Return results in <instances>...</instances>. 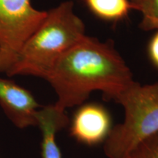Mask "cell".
Listing matches in <instances>:
<instances>
[{"label":"cell","mask_w":158,"mask_h":158,"mask_svg":"<svg viewBox=\"0 0 158 158\" xmlns=\"http://www.w3.org/2000/svg\"><path fill=\"white\" fill-rule=\"evenodd\" d=\"M46 15L47 11L35 9L31 0H0V73L10 70Z\"/></svg>","instance_id":"cell-4"},{"label":"cell","mask_w":158,"mask_h":158,"mask_svg":"<svg viewBox=\"0 0 158 158\" xmlns=\"http://www.w3.org/2000/svg\"><path fill=\"white\" fill-rule=\"evenodd\" d=\"M125 158H158V133L138 145Z\"/></svg>","instance_id":"cell-10"},{"label":"cell","mask_w":158,"mask_h":158,"mask_svg":"<svg viewBox=\"0 0 158 158\" xmlns=\"http://www.w3.org/2000/svg\"><path fill=\"white\" fill-rule=\"evenodd\" d=\"M0 106L6 116L20 129L37 126L40 106L29 91L12 81L0 78Z\"/></svg>","instance_id":"cell-6"},{"label":"cell","mask_w":158,"mask_h":158,"mask_svg":"<svg viewBox=\"0 0 158 158\" xmlns=\"http://www.w3.org/2000/svg\"><path fill=\"white\" fill-rule=\"evenodd\" d=\"M85 36L84 23L75 13L73 2H63L47 11L7 75L45 79L59 57Z\"/></svg>","instance_id":"cell-2"},{"label":"cell","mask_w":158,"mask_h":158,"mask_svg":"<svg viewBox=\"0 0 158 158\" xmlns=\"http://www.w3.org/2000/svg\"><path fill=\"white\" fill-rule=\"evenodd\" d=\"M67 108L84 103L94 91L114 100L134 81L131 70L110 41L87 35L59 57L45 78Z\"/></svg>","instance_id":"cell-1"},{"label":"cell","mask_w":158,"mask_h":158,"mask_svg":"<svg viewBox=\"0 0 158 158\" xmlns=\"http://www.w3.org/2000/svg\"><path fill=\"white\" fill-rule=\"evenodd\" d=\"M148 55L151 62L158 70V30L149 43Z\"/></svg>","instance_id":"cell-11"},{"label":"cell","mask_w":158,"mask_h":158,"mask_svg":"<svg viewBox=\"0 0 158 158\" xmlns=\"http://www.w3.org/2000/svg\"><path fill=\"white\" fill-rule=\"evenodd\" d=\"M95 16L106 21H121L134 9L130 0H83Z\"/></svg>","instance_id":"cell-8"},{"label":"cell","mask_w":158,"mask_h":158,"mask_svg":"<svg viewBox=\"0 0 158 158\" xmlns=\"http://www.w3.org/2000/svg\"><path fill=\"white\" fill-rule=\"evenodd\" d=\"M69 124L70 135L79 143L89 147L104 143L113 128L109 111L97 102L79 106Z\"/></svg>","instance_id":"cell-5"},{"label":"cell","mask_w":158,"mask_h":158,"mask_svg":"<svg viewBox=\"0 0 158 158\" xmlns=\"http://www.w3.org/2000/svg\"><path fill=\"white\" fill-rule=\"evenodd\" d=\"M130 2L133 4L134 10H135L136 7H138V5L141 3V0H130Z\"/></svg>","instance_id":"cell-12"},{"label":"cell","mask_w":158,"mask_h":158,"mask_svg":"<svg viewBox=\"0 0 158 158\" xmlns=\"http://www.w3.org/2000/svg\"><path fill=\"white\" fill-rule=\"evenodd\" d=\"M37 126L41 132L42 158H62L56 141V134L69 124L70 119L65 110L56 105H48L37 110Z\"/></svg>","instance_id":"cell-7"},{"label":"cell","mask_w":158,"mask_h":158,"mask_svg":"<svg viewBox=\"0 0 158 158\" xmlns=\"http://www.w3.org/2000/svg\"><path fill=\"white\" fill-rule=\"evenodd\" d=\"M114 101L122 106L124 117L112 128L104 152L108 158H125L158 133V81L141 85L134 81Z\"/></svg>","instance_id":"cell-3"},{"label":"cell","mask_w":158,"mask_h":158,"mask_svg":"<svg viewBox=\"0 0 158 158\" xmlns=\"http://www.w3.org/2000/svg\"><path fill=\"white\" fill-rule=\"evenodd\" d=\"M135 10L141 14L140 23L141 29L158 30V0H141Z\"/></svg>","instance_id":"cell-9"}]
</instances>
